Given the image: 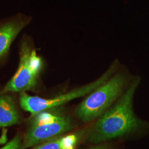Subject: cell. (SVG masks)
<instances>
[{"mask_svg":"<svg viewBox=\"0 0 149 149\" xmlns=\"http://www.w3.org/2000/svg\"><path fill=\"white\" fill-rule=\"evenodd\" d=\"M138 80L135 81L116 103L99 119L90 140L100 143L120 136L138 127L140 123L133 111V99Z\"/></svg>","mask_w":149,"mask_h":149,"instance_id":"cell-1","label":"cell"},{"mask_svg":"<svg viewBox=\"0 0 149 149\" xmlns=\"http://www.w3.org/2000/svg\"><path fill=\"white\" fill-rule=\"evenodd\" d=\"M125 83L123 75L116 74L96 88L78 107V117L88 122L101 116L120 96Z\"/></svg>","mask_w":149,"mask_h":149,"instance_id":"cell-2","label":"cell"},{"mask_svg":"<svg viewBox=\"0 0 149 149\" xmlns=\"http://www.w3.org/2000/svg\"><path fill=\"white\" fill-rule=\"evenodd\" d=\"M114 69L115 68L112 66L101 77L90 84L76 88L69 92L55 97L53 98L46 99L37 96H29L23 92L19 98L21 106L24 110L31 113L32 116H36L48 109L61 106L75 98L90 93L108 80Z\"/></svg>","mask_w":149,"mask_h":149,"instance_id":"cell-3","label":"cell"},{"mask_svg":"<svg viewBox=\"0 0 149 149\" xmlns=\"http://www.w3.org/2000/svg\"><path fill=\"white\" fill-rule=\"evenodd\" d=\"M72 128L71 123L67 118L42 112L33 120L22 144V149H27L56 138Z\"/></svg>","mask_w":149,"mask_h":149,"instance_id":"cell-4","label":"cell"},{"mask_svg":"<svg viewBox=\"0 0 149 149\" xmlns=\"http://www.w3.org/2000/svg\"><path fill=\"white\" fill-rule=\"evenodd\" d=\"M32 50L31 45L27 42L22 44L20 63L18 70L6 85L2 93L23 92L32 89L36 85L39 74L32 69L29 63V57Z\"/></svg>","mask_w":149,"mask_h":149,"instance_id":"cell-5","label":"cell"},{"mask_svg":"<svg viewBox=\"0 0 149 149\" xmlns=\"http://www.w3.org/2000/svg\"><path fill=\"white\" fill-rule=\"evenodd\" d=\"M28 22L27 18L21 16L0 25V60L8 53L13 40Z\"/></svg>","mask_w":149,"mask_h":149,"instance_id":"cell-6","label":"cell"},{"mask_svg":"<svg viewBox=\"0 0 149 149\" xmlns=\"http://www.w3.org/2000/svg\"><path fill=\"white\" fill-rule=\"evenodd\" d=\"M19 122V116L13 99L9 96H0V128Z\"/></svg>","mask_w":149,"mask_h":149,"instance_id":"cell-7","label":"cell"},{"mask_svg":"<svg viewBox=\"0 0 149 149\" xmlns=\"http://www.w3.org/2000/svg\"><path fill=\"white\" fill-rule=\"evenodd\" d=\"M77 137L74 134H70L61 137L60 144L61 149H74L77 142Z\"/></svg>","mask_w":149,"mask_h":149,"instance_id":"cell-8","label":"cell"},{"mask_svg":"<svg viewBox=\"0 0 149 149\" xmlns=\"http://www.w3.org/2000/svg\"><path fill=\"white\" fill-rule=\"evenodd\" d=\"M60 138H54L44 142L32 149H61L60 144Z\"/></svg>","mask_w":149,"mask_h":149,"instance_id":"cell-9","label":"cell"},{"mask_svg":"<svg viewBox=\"0 0 149 149\" xmlns=\"http://www.w3.org/2000/svg\"><path fill=\"white\" fill-rule=\"evenodd\" d=\"M0 149H22L21 136L19 135H17L4 147Z\"/></svg>","mask_w":149,"mask_h":149,"instance_id":"cell-10","label":"cell"},{"mask_svg":"<svg viewBox=\"0 0 149 149\" xmlns=\"http://www.w3.org/2000/svg\"><path fill=\"white\" fill-rule=\"evenodd\" d=\"M100 149V148H92V149Z\"/></svg>","mask_w":149,"mask_h":149,"instance_id":"cell-11","label":"cell"}]
</instances>
